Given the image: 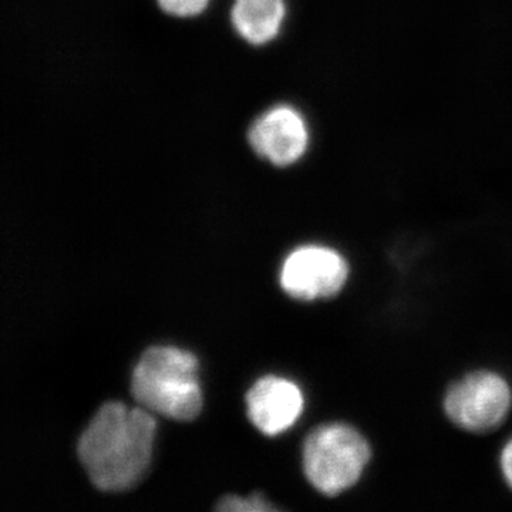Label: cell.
I'll use <instances>...</instances> for the list:
<instances>
[{"label": "cell", "mask_w": 512, "mask_h": 512, "mask_svg": "<svg viewBox=\"0 0 512 512\" xmlns=\"http://www.w3.org/2000/svg\"><path fill=\"white\" fill-rule=\"evenodd\" d=\"M156 430V420L146 410L119 402L100 407L77 446L90 481L111 493L134 487L150 464Z\"/></svg>", "instance_id": "obj_1"}, {"label": "cell", "mask_w": 512, "mask_h": 512, "mask_svg": "<svg viewBox=\"0 0 512 512\" xmlns=\"http://www.w3.org/2000/svg\"><path fill=\"white\" fill-rule=\"evenodd\" d=\"M197 369V359L190 352L153 346L134 367L131 394L141 406L170 419H195L202 407Z\"/></svg>", "instance_id": "obj_2"}, {"label": "cell", "mask_w": 512, "mask_h": 512, "mask_svg": "<svg viewBox=\"0 0 512 512\" xmlns=\"http://www.w3.org/2000/svg\"><path fill=\"white\" fill-rule=\"evenodd\" d=\"M303 471L309 483L325 495H338L362 477L372 451L359 431L346 424H326L306 437Z\"/></svg>", "instance_id": "obj_3"}, {"label": "cell", "mask_w": 512, "mask_h": 512, "mask_svg": "<svg viewBox=\"0 0 512 512\" xmlns=\"http://www.w3.org/2000/svg\"><path fill=\"white\" fill-rule=\"evenodd\" d=\"M512 402L511 390L503 377L476 372L454 384L444 399L448 419L461 429L485 433L503 423Z\"/></svg>", "instance_id": "obj_4"}, {"label": "cell", "mask_w": 512, "mask_h": 512, "mask_svg": "<svg viewBox=\"0 0 512 512\" xmlns=\"http://www.w3.org/2000/svg\"><path fill=\"white\" fill-rule=\"evenodd\" d=\"M349 266L333 249L309 245L295 249L281 271L282 289L301 301L338 295L348 281Z\"/></svg>", "instance_id": "obj_5"}, {"label": "cell", "mask_w": 512, "mask_h": 512, "mask_svg": "<svg viewBox=\"0 0 512 512\" xmlns=\"http://www.w3.org/2000/svg\"><path fill=\"white\" fill-rule=\"evenodd\" d=\"M248 138L258 156L278 167H288L308 150V124L298 110L281 104L255 121Z\"/></svg>", "instance_id": "obj_6"}, {"label": "cell", "mask_w": 512, "mask_h": 512, "mask_svg": "<svg viewBox=\"0 0 512 512\" xmlns=\"http://www.w3.org/2000/svg\"><path fill=\"white\" fill-rule=\"evenodd\" d=\"M248 416L252 424L266 434L276 436L291 429L303 410L301 389L291 380L266 376L247 394Z\"/></svg>", "instance_id": "obj_7"}, {"label": "cell", "mask_w": 512, "mask_h": 512, "mask_svg": "<svg viewBox=\"0 0 512 512\" xmlns=\"http://www.w3.org/2000/svg\"><path fill=\"white\" fill-rule=\"evenodd\" d=\"M285 15V0H235L231 19L247 42L265 45L278 35Z\"/></svg>", "instance_id": "obj_8"}, {"label": "cell", "mask_w": 512, "mask_h": 512, "mask_svg": "<svg viewBox=\"0 0 512 512\" xmlns=\"http://www.w3.org/2000/svg\"><path fill=\"white\" fill-rule=\"evenodd\" d=\"M215 510L227 512H266L275 511L274 505L268 503L261 494L255 493L247 498L227 495L221 498Z\"/></svg>", "instance_id": "obj_9"}, {"label": "cell", "mask_w": 512, "mask_h": 512, "mask_svg": "<svg viewBox=\"0 0 512 512\" xmlns=\"http://www.w3.org/2000/svg\"><path fill=\"white\" fill-rule=\"evenodd\" d=\"M210 0H158L161 9L178 18H190L207 8Z\"/></svg>", "instance_id": "obj_10"}, {"label": "cell", "mask_w": 512, "mask_h": 512, "mask_svg": "<svg viewBox=\"0 0 512 512\" xmlns=\"http://www.w3.org/2000/svg\"><path fill=\"white\" fill-rule=\"evenodd\" d=\"M501 467H503L504 477L512 487V440L508 441L504 447L503 456H501Z\"/></svg>", "instance_id": "obj_11"}]
</instances>
